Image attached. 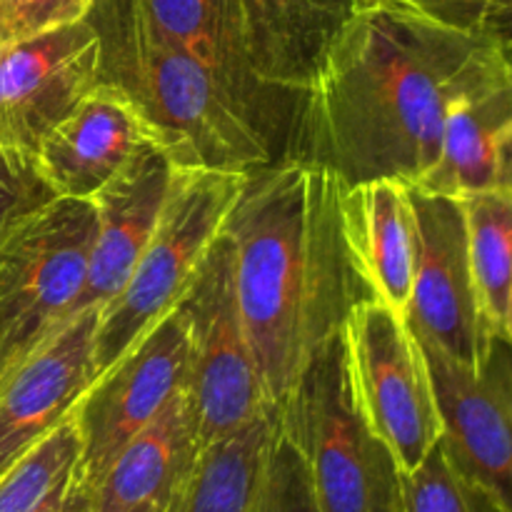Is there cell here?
Returning a JSON list of instances; mask_svg holds the SVG:
<instances>
[{
  "instance_id": "31",
  "label": "cell",
  "mask_w": 512,
  "mask_h": 512,
  "mask_svg": "<svg viewBox=\"0 0 512 512\" xmlns=\"http://www.w3.org/2000/svg\"><path fill=\"white\" fill-rule=\"evenodd\" d=\"M505 340H508V345H510V350H512V288H510L508 310H505Z\"/></svg>"
},
{
  "instance_id": "5",
  "label": "cell",
  "mask_w": 512,
  "mask_h": 512,
  "mask_svg": "<svg viewBox=\"0 0 512 512\" xmlns=\"http://www.w3.org/2000/svg\"><path fill=\"white\" fill-rule=\"evenodd\" d=\"M245 173L175 168L148 245L120 293L98 313L95 378L175 310L223 230Z\"/></svg>"
},
{
  "instance_id": "1",
  "label": "cell",
  "mask_w": 512,
  "mask_h": 512,
  "mask_svg": "<svg viewBox=\"0 0 512 512\" xmlns=\"http://www.w3.org/2000/svg\"><path fill=\"white\" fill-rule=\"evenodd\" d=\"M510 58L485 35L385 0L345 30L300 98L293 158L330 170L345 188L380 178L418 185L438 163L455 100Z\"/></svg>"
},
{
  "instance_id": "23",
  "label": "cell",
  "mask_w": 512,
  "mask_h": 512,
  "mask_svg": "<svg viewBox=\"0 0 512 512\" xmlns=\"http://www.w3.org/2000/svg\"><path fill=\"white\" fill-rule=\"evenodd\" d=\"M78 460L80 435L70 415L0 475V512H40L73 485Z\"/></svg>"
},
{
  "instance_id": "11",
  "label": "cell",
  "mask_w": 512,
  "mask_h": 512,
  "mask_svg": "<svg viewBox=\"0 0 512 512\" xmlns=\"http://www.w3.org/2000/svg\"><path fill=\"white\" fill-rule=\"evenodd\" d=\"M418 258L405 323L423 345L450 360L480 368L495 340L480 318L468 255L463 200L413 188Z\"/></svg>"
},
{
  "instance_id": "4",
  "label": "cell",
  "mask_w": 512,
  "mask_h": 512,
  "mask_svg": "<svg viewBox=\"0 0 512 512\" xmlns=\"http://www.w3.org/2000/svg\"><path fill=\"white\" fill-rule=\"evenodd\" d=\"M278 425L303 458L323 512H405L398 463L355 403L343 330L300 370L278 405Z\"/></svg>"
},
{
  "instance_id": "7",
  "label": "cell",
  "mask_w": 512,
  "mask_h": 512,
  "mask_svg": "<svg viewBox=\"0 0 512 512\" xmlns=\"http://www.w3.org/2000/svg\"><path fill=\"white\" fill-rule=\"evenodd\" d=\"M175 310L188 340L183 393L200 448H205L275 408L245 335L235 295L233 250L223 233L205 253Z\"/></svg>"
},
{
  "instance_id": "27",
  "label": "cell",
  "mask_w": 512,
  "mask_h": 512,
  "mask_svg": "<svg viewBox=\"0 0 512 512\" xmlns=\"http://www.w3.org/2000/svg\"><path fill=\"white\" fill-rule=\"evenodd\" d=\"M50 198L55 195L40 178L33 155L0 150V240L25 213Z\"/></svg>"
},
{
  "instance_id": "24",
  "label": "cell",
  "mask_w": 512,
  "mask_h": 512,
  "mask_svg": "<svg viewBox=\"0 0 512 512\" xmlns=\"http://www.w3.org/2000/svg\"><path fill=\"white\" fill-rule=\"evenodd\" d=\"M405 512H503L445 458L440 443L415 470L400 473Z\"/></svg>"
},
{
  "instance_id": "15",
  "label": "cell",
  "mask_w": 512,
  "mask_h": 512,
  "mask_svg": "<svg viewBox=\"0 0 512 512\" xmlns=\"http://www.w3.org/2000/svg\"><path fill=\"white\" fill-rule=\"evenodd\" d=\"M245 58L258 80L303 98L345 30L385 0H228Z\"/></svg>"
},
{
  "instance_id": "17",
  "label": "cell",
  "mask_w": 512,
  "mask_h": 512,
  "mask_svg": "<svg viewBox=\"0 0 512 512\" xmlns=\"http://www.w3.org/2000/svg\"><path fill=\"white\" fill-rule=\"evenodd\" d=\"M173 170L175 165L168 155L155 143H148L90 198L95 210V235L88 278L73 315L88 308L100 310L120 293L153 235Z\"/></svg>"
},
{
  "instance_id": "3",
  "label": "cell",
  "mask_w": 512,
  "mask_h": 512,
  "mask_svg": "<svg viewBox=\"0 0 512 512\" xmlns=\"http://www.w3.org/2000/svg\"><path fill=\"white\" fill-rule=\"evenodd\" d=\"M85 20L98 38V83L130 100L175 168L250 173L273 163L213 73L155 28L143 0H93Z\"/></svg>"
},
{
  "instance_id": "20",
  "label": "cell",
  "mask_w": 512,
  "mask_h": 512,
  "mask_svg": "<svg viewBox=\"0 0 512 512\" xmlns=\"http://www.w3.org/2000/svg\"><path fill=\"white\" fill-rule=\"evenodd\" d=\"M198 430L180 390L118 453L93 490L95 512H130L138 505L178 510L200 455Z\"/></svg>"
},
{
  "instance_id": "25",
  "label": "cell",
  "mask_w": 512,
  "mask_h": 512,
  "mask_svg": "<svg viewBox=\"0 0 512 512\" xmlns=\"http://www.w3.org/2000/svg\"><path fill=\"white\" fill-rule=\"evenodd\" d=\"M255 512H323L308 468L298 450L280 433V425L265 458Z\"/></svg>"
},
{
  "instance_id": "8",
  "label": "cell",
  "mask_w": 512,
  "mask_h": 512,
  "mask_svg": "<svg viewBox=\"0 0 512 512\" xmlns=\"http://www.w3.org/2000/svg\"><path fill=\"white\" fill-rule=\"evenodd\" d=\"M343 343L360 415L400 473L415 470L443 435L423 345L403 315L373 298L350 310Z\"/></svg>"
},
{
  "instance_id": "9",
  "label": "cell",
  "mask_w": 512,
  "mask_h": 512,
  "mask_svg": "<svg viewBox=\"0 0 512 512\" xmlns=\"http://www.w3.org/2000/svg\"><path fill=\"white\" fill-rule=\"evenodd\" d=\"M185 365V325L173 310L93 380L73 410L80 435L75 483L98 488L120 450L183 390Z\"/></svg>"
},
{
  "instance_id": "33",
  "label": "cell",
  "mask_w": 512,
  "mask_h": 512,
  "mask_svg": "<svg viewBox=\"0 0 512 512\" xmlns=\"http://www.w3.org/2000/svg\"><path fill=\"white\" fill-rule=\"evenodd\" d=\"M0 370H3V365H0Z\"/></svg>"
},
{
  "instance_id": "32",
  "label": "cell",
  "mask_w": 512,
  "mask_h": 512,
  "mask_svg": "<svg viewBox=\"0 0 512 512\" xmlns=\"http://www.w3.org/2000/svg\"><path fill=\"white\" fill-rule=\"evenodd\" d=\"M130 512H168L165 508H158V505H138V508L135 510H130Z\"/></svg>"
},
{
  "instance_id": "22",
  "label": "cell",
  "mask_w": 512,
  "mask_h": 512,
  "mask_svg": "<svg viewBox=\"0 0 512 512\" xmlns=\"http://www.w3.org/2000/svg\"><path fill=\"white\" fill-rule=\"evenodd\" d=\"M463 210L480 318L488 338L500 340L512 288V195H473L463 200Z\"/></svg>"
},
{
  "instance_id": "13",
  "label": "cell",
  "mask_w": 512,
  "mask_h": 512,
  "mask_svg": "<svg viewBox=\"0 0 512 512\" xmlns=\"http://www.w3.org/2000/svg\"><path fill=\"white\" fill-rule=\"evenodd\" d=\"M100 310H80L0 370V475L73 415L95 380Z\"/></svg>"
},
{
  "instance_id": "29",
  "label": "cell",
  "mask_w": 512,
  "mask_h": 512,
  "mask_svg": "<svg viewBox=\"0 0 512 512\" xmlns=\"http://www.w3.org/2000/svg\"><path fill=\"white\" fill-rule=\"evenodd\" d=\"M483 35L512 55V0H495L483 23Z\"/></svg>"
},
{
  "instance_id": "26",
  "label": "cell",
  "mask_w": 512,
  "mask_h": 512,
  "mask_svg": "<svg viewBox=\"0 0 512 512\" xmlns=\"http://www.w3.org/2000/svg\"><path fill=\"white\" fill-rule=\"evenodd\" d=\"M93 0H0V48L80 23Z\"/></svg>"
},
{
  "instance_id": "2",
  "label": "cell",
  "mask_w": 512,
  "mask_h": 512,
  "mask_svg": "<svg viewBox=\"0 0 512 512\" xmlns=\"http://www.w3.org/2000/svg\"><path fill=\"white\" fill-rule=\"evenodd\" d=\"M343 183L303 158L245 173L220 233L233 250L240 318L270 403L288 398L315 350L370 293L340 228Z\"/></svg>"
},
{
  "instance_id": "16",
  "label": "cell",
  "mask_w": 512,
  "mask_h": 512,
  "mask_svg": "<svg viewBox=\"0 0 512 512\" xmlns=\"http://www.w3.org/2000/svg\"><path fill=\"white\" fill-rule=\"evenodd\" d=\"M148 143V125L130 100L98 83L40 140L33 160L53 195L90 200Z\"/></svg>"
},
{
  "instance_id": "28",
  "label": "cell",
  "mask_w": 512,
  "mask_h": 512,
  "mask_svg": "<svg viewBox=\"0 0 512 512\" xmlns=\"http://www.w3.org/2000/svg\"><path fill=\"white\" fill-rule=\"evenodd\" d=\"M405 3L445 28L483 35L485 15L495 0H405Z\"/></svg>"
},
{
  "instance_id": "30",
  "label": "cell",
  "mask_w": 512,
  "mask_h": 512,
  "mask_svg": "<svg viewBox=\"0 0 512 512\" xmlns=\"http://www.w3.org/2000/svg\"><path fill=\"white\" fill-rule=\"evenodd\" d=\"M40 512H95L93 490L83 488V485L73 480V485L60 498H55L53 503L45 505Z\"/></svg>"
},
{
  "instance_id": "14",
  "label": "cell",
  "mask_w": 512,
  "mask_h": 512,
  "mask_svg": "<svg viewBox=\"0 0 512 512\" xmlns=\"http://www.w3.org/2000/svg\"><path fill=\"white\" fill-rule=\"evenodd\" d=\"M150 20L213 73L235 108L260 133L275 160L293 155L300 98L258 80L245 58L228 0H143Z\"/></svg>"
},
{
  "instance_id": "18",
  "label": "cell",
  "mask_w": 512,
  "mask_h": 512,
  "mask_svg": "<svg viewBox=\"0 0 512 512\" xmlns=\"http://www.w3.org/2000/svg\"><path fill=\"white\" fill-rule=\"evenodd\" d=\"M413 188L455 200L512 195V58L455 100L438 163Z\"/></svg>"
},
{
  "instance_id": "21",
  "label": "cell",
  "mask_w": 512,
  "mask_h": 512,
  "mask_svg": "<svg viewBox=\"0 0 512 512\" xmlns=\"http://www.w3.org/2000/svg\"><path fill=\"white\" fill-rule=\"evenodd\" d=\"M275 433L278 408L205 445L175 512H255Z\"/></svg>"
},
{
  "instance_id": "6",
  "label": "cell",
  "mask_w": 512,
  "mask_h": 512,
  "mask_svg": "<svg viewBox=\"0 0 512 512\" xmlns=\"http://www.w3.org/2000/svg\"><path fill=\"white\" fill-rule=\"evenodd\" d=\"M95 210L83 198H50L0 240V365L23 358L73 318L88 278Z\"/></svg>"
},
{
  "instance_id": "10",
  "label": "cell",
  "mask_w": 512,
  "mask_h": 512,
  "mask_svg": "<svg viewBox=\"0 0 512 512\" xmlns=\"http://www.w3.org/2000/svg\"><path fill=\"white\" fill-rule=\"evenodd\" d=\"M423 345V343H420ZM438 398L440 448L455 470L512 512V350L495 340L480 368L423 345Z\"/></svg>"
},
{
  "instance_id": "12",
  "label": "cell",
  "mask_w": 512,
  "mask_h": 512,
  "mask_svg": "<svg viewBox=\"0 0 512 512\" xmlns=\"http://www.w3.org/2000/svg\"><path fill=\"white\" fill-rule=\"evenodd\" d=\"M95 85L98 38L88 20L0 48V150L33 155Z\"/></svg>"
},
{
  "instance_id": "19",
  "label": "cell",
  "mask_w": 512,
  "mask_h": 512,
  "mask_svg": "<svg viewBox=\"0 0 512 512\" xmlns=\"http://www.w3.org/2000/svg\"><path fill=\"white\" fill-rule=\"evenodd\" d=\"M340 228L350 263L370 298L405 318L418 258L413 185L395 178L343 185Z\"/></svg>"
}]
</instances>
